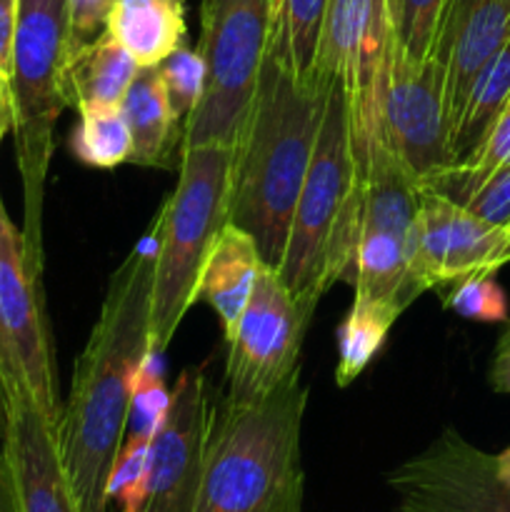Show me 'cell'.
Wrapping results in <instances>:
<instances>
[{
  "mask_svg": "<svg viewBox=\"0 0 510 512\" xmlns=\"http://www.w3.org/2000/svg\"><path fill=\"white\" fill-rule=\"evenodd\" d=\"M108 33L140 68L160 65L188 40L183 0H115Z\"/></svg>",
  "mask_w": 510,
  "mask_h": 512,
  "instance_id": "cell-19",
  "label": "cell"
},
{
  "mask_svg": "<svg viewBox=\"0 0 510 512\" xmlns=\"http://www.w3.org/2000/svg\"><path fill=\"white\" fill-rule=\"evenodd\" d=\"M510 38V0H448L430 55L445 70V113L453 133L480 70Z\"/></svg>",
  "mask_w": 510,
  "mask_h": 512,
  "instance_id": "cell-16",
  "label": "cell"
},
{
  "mask_svg": "<svg viewBox=\"0 0 510 512\" xmlns=\"http://www.w3.org/2000/svg\"><path fill=\"white\" fill-rule=\"evenodd\" d=\"M158 223L150 225L120 268L88 345L73 368L68 403L60 408L55 440L80 512H108L110 483L128 433L133 398L153 360L150 298H153Z\"/></svg>",
  "mask_w": 510,
  "mask_h": 512,
  "instance_id": "cell-1",
  "label": "cell"
},
{
  "mask_svg": "<svg viewBox=\"0 0 510 512\" xmlns=\"http://www.w3.org/2000/svg\"><path fill=\"white\" fill-rule=\"evenodd\" d=\"M138 70L133 55L105 30L93 43L70 50L65 68L70 105L78 110L120 108Z\"/></svg>",
  "mask_w": 510,
  "mask_h": 512,
  "instance_id": "cell-20",
  "label": "cell"
},
{
  "mask_svg": "<svg viewBox=\"0 0 510 512\" xmlns=\"http://www.w3.org/2000/svg\"><path fill=\"white\" fill-rule=\"evenodd\" d=\"M355 45H358V0H328L310 75L320 83L343 80L345 90H350Z\"/></svg>",
  "mask_w": 510,
  "mask_h": 512,
  "instance_id": "cell-24",
  "label": "cell"
},
{
  "mask_svg": "<svg viewBox=\"0 0 510 512\" xmlns=\"http://www.w3.org/2000/svg\"><path fill=\"white\" fill-rule=\"evenodd\" d=\"M490 385L498 393L510 395V325L503 333V338L498 340V348H495L493 368H490Z\"/></svg>",
  "mask_w": 510,
  "mask_h": 512,
  "instance_id": "cell-33",
  "label": "cell"
},
{
  "mask_svg": "<svg viewBox=\"0 0 510 512\" xmlns=\"http://www.w3.org/2000/svg\"><path fill=\"white\" fill-rule=\"evenodd\" d=\"M115 0H68L70 50L93 43L108 30V15Z\"/></svg>",
  "mask_w": 510,
  "mask_h": 512,
  "instance_id": "cell-31",
  "label": "cell"
},
{
  "mask_svg": "<svg viewBox=\"0 0 510 512\" xmlns=\"http://www.w3.org/2000/svg\"><path fill=\"white\" fill-rule=\"evenodd\" d=\"M258 245L245 230L225 225L205 260L195 300H205L223 325L225 340L235 338L243 310L253 293L255 278L263 268Z\"/></svg>",
  "mask_w": 510,
  "mask_h": 512,
  "instance_id": "cell-17",
  "label": "cell"
},
{
  "mask_svg": "<svg viewBox=\"0 0 510 512\" xmlns=\"http://www.w3.org/2000/svg\"><path fill=\"white\" fill-rule=\"evenodd\" d=\"M360 208L363 163L355 155L350 98L343 80H330L318 143L278 265L290 295L313 313L335 280L353 275Z\"/></svg>",
  "mask_w": 510,
  "mask_h": 512,
  "instance_id": "cell-4",
  "label": "cell"
},
{
  "mask_svg": "<svg viewBox=\"0 0 510 512\" xmlns=\"http://www.w3.org/2000/svg\"><path fill=\"white\" fill-rule=\"evenodd\" d=\"M463 208L495 228H505L510 223V168H500L485 178L468 195Z\"/></svg>",
  "mask_w": 510,
  "mask_h": 512,
  "instance_id": "cell-30",
  "label": "cell"
},
{
  "mask_svg": "<svg viewBox=\"0 0 510 512\" xmlns=\"http://www.w3.org/2000/svg\"><path fill=\"white\" fill-rule=\"evenodd\" d=\"M325 88L303 78L288 50L270 38L253 105L233 153L228 223L245 230L265 265L278 268L295 203L313 160Z\"/></svg>",
  "mask_w": 510,
  "mask_h": 512,
  "instance_id": "cell-2",
  "label": "cell"
},
{
  "mask_svg": "<svg viewBox=\"0 0 510 512\" xmlns=\"http://www.w3.org/2000/svg\"><path fill=\"white\" fill-rule=\"evenodd\" d=\"M510 100V38L503 48L490 58V63L480 70L465 98L463 113L450 133V153L453 165L465 163L480 143L485 140L488 130L493 128L495 118L503 113Z\"/></svg>",
  "mask_w": 510,
  "mask_h": 512,
  "instance_id": "cell-21",
  "label": "cell"
},
{
  "mask_svg": "<svg viewBox=\"0 0 510 512\" xmlns=\"http://www.w3.org/2000/svg\"><path fill=\"white\" fill-rule=\"evenodd\" d=\"M235 148L193 145L180 153L178 185L160 208L150 333L153 355H163L195 303L205 260L228 225L230 173Z\"/></svg>",
  "mask_w": 510,
  "mask_h": 512,
  "instance_id": "cell-6",
  "label": "cell"
},
{
  "mask_svg": "<svg viewBox=\"0 0 510 512\" xmlns=\"http://www.w3.org/2000/svg\"><path fill=\"white\" fill-rule=\"evenodd\" d=\"M505 228L475 218L463 205L420 185L408 255L410 298L475 273H498Z\"/></svg>",
  "mask_w": 510,
  "mask_h": 512,
  "instance_id": "cell-15",
  "label": "cell"
},
{
  "mask_svg": "<svg viewBox=\"0 0 510 512\" xmlns=\"http://www.w3.org/2000/svg\"><path fill=\"white\" fill-rule=\"evenodd\" d=\"M300 370L258 403L223 398L210 410L195 512H300Z\"/></svg>",
  "mask_w": 510,
  "mask_h": 512,
  "instance_id": "cell-3",
  "label": "cell"
},
{
  "mask_svg": "<svg viewBox=\"0 0 510 512\" xmlns=\"http://www.w3.org/2000/svg\"><path fill=\"white\" fill-rule=\"evenodd\" d=\"M0 512H8V500H5V490H3V483H0Z\"/></svg>",
  "mask_w": 510,
  "mask_h": 512,
  "instance_id": "cell-37",
  "label": "cell"
},
{
  "mask_svg": "<svg viewBox=\"0 0 510 512\" xmlns=\"http://www.w3.org/2000/svg\"><path fill=\"white\" fill-rule=\"evenodd\" d=\"M275 0H203L198 53L205 88L183 128V148L220 143L235 148L273 33Z\"/></svg>",
  "mask_w": 510,
  "mask_h": 512,
  "instance_id": "cell-8",
  "label": "cell"
},
{
  "mask_svg": "<svg viewBox=\"0 0 510 512\" xmlns=\"http://www.w3.org/2000/svg\"><path fill=\"white\" fill-rule=\"evenodd\" d=\"M40 270L30 263L23 230L0 200V380H20L53 423L60 418L53 350L40 298Z\"/></svg>",
  "mask_w": 510,
  "mask_h": 512,
  "instance_id": "cell-10",
  "label": "cell"
},
{
  "mask_svg": "<svg viewBox=\"0 0 510 512\" xmlns=\"http://www.w3.org/2000/svg\"><path fill=\"white\" fill-rule=\"evenodd\" d=\"M80 123L73 130L70 148L93 168H115L130 158V130L120 108L78 110Z\"/></svg>",
  "mask_w": 510,
  "mask_h": 512,
  "instance_id": "cell-25",
  "label": "cell"
},
{
  "mask_svg": "<svg viewBox=\"0 0 510 512\" xmlns=\"http://www.w3.org/2000/svg\"><path fill=\"white\" fill-rule=\"evenodd\" d=\"M420 183L398 155L373 135L363 155V208L355 248V300L403 313L413 298L408 290V255Z\"/></svg>",
  "mask_w": 510,
  "mask_h": 512,
  "instance_id": "cell-9",
  "label": "cell"
},
{
  "mask_svg": "<svg viewBox=\"0 0 510 512\" xmlns=\"http://www.w3.org/2000/svg\"><path fill=\"white\" fill-rule=\"evenodd\" d=\"M313 310L285 288L278 268L263 265L243 310L228 355V395L233 403H258L298 373L300 345Z\"/></svg>",
  "mask_w": 510,
  "mask_h": 512,
  "instance_id": "cell-11",
  "label": "cell"
},
{
  "mask_svg": "<svg viewBox=\"0 0 510 512\" xmlns=\"http://www.w3.org/2000/svg\"><path fill=\"white\" fill-rule=\"evenodd\" d=\"M375 135L385 140L418 183L453 165L445 113V70L433 55L413 60L398 43L393 45L383 113Z\"/></svg>",
  "mask_w": 510,
  "mask_h": 512,
  "instance_id": "cell-14",
  "label": "cell"
},
{
  "mask_svg": "<svg viewBox=\"0 0 510 512\" xmlns=\"http://www.w3.org/2000/svg\"><path fill=\"white\" fill-rule=\"evenodd\" d=\"M445 5L448 0H388L395 43L408 58H430Z\"/></svg>",
  "mask_w": 510,
  "mask_h": 512,
  "instance_id": "cell-27",
  "label": "cell"
},
{
  "mask_svg": "<svg viewBox=\"0 0 510 512\" xmlns=\"http://www.w3.org/2000/svg\"><path fill=\"white\" fill-rule=\"evenodd\" d=\"M493 460H495V473H498V478L503 480L505 485H510V445L500 455H493Z\"/></svg>",
  "mask_w": 510,
  "mask_h": 512,
  "instance_id": "cell-35",
  "label": "cell"
},
{
  "mask_svg": "<svg viewBox=\"0 0 510 512\" xmlns=\"http://www.w3.org/2000/svg\"><path fill=\"white\" fill-rule=\"evenodd\" d=\"M18 3L20 0H0V73L8 75L13 70V43L18 28Z\"/></svg>",
  "mask_w": 510,
  "mask_h": 512,
  "instance_id": "cell-32",
  "label": "cell"
},
{
  "mask_svg": "<svg viewBox=\"0 0 510 512\" xmlns=\"http://www.w3.org/2000/svg\"><path fill=\"white\" fill-rule=\"evenodd\" d=\"M510 263V223L505 225V233H503V248H500V255H498V268H503V265Z\"/></svg>",
  "mask_w": 510,
  "mask_h": 512,
  "instance_id": "cell-36",
  "label": "cell"
},
{
  "mask_svg": "<svg viewBox=\"0 0 510 512\" xmlns=\"http://www.w3.org/2000/svg\"><path fill=\"white\" fill-rule=\"evenodd\" d=\"M443 305L460 318L480 320V323H500L508 318V298L503 288L488 273H475L450 283Z\"/></svg>",
  "mask_w": 510,
  "mask_h": 512,
  "instance_id": "cell-29",
  "label": "cell"
},
{
  "mask_svg": "<svg viewBox=\"0 0 510 512\" xmlns=\"http://www.w3.org/2000/svg\"><path fill=\"white\" fill-rule=\"evenodd\" d=\"M400 315L383 305L353 300L348 318L338 328V368H335V383L348 388L360 378L370 360L375 358L388 338L390 328Z\"/></svg>",
  "mask_w": 510,
  "mask_h": 512,
  "instance_id": "cell-22",
  "label": "cell"
},
{
  "mask_svg": "<svg viewBox=\"0 0 510 512\" xmlns=\"http://www.w3.org/2000/svg\"><path fill=\"white\" fill-rule=\"evenodd\" d=\"M208 428V380L195 365L178 375L158 428L125 438L110 483L120 512H195Z\"/></svg>",
  "mask_w": 510,
  "mask_h": 512,
  "instance_id": "cell-7",
  "label": "cell"
},
{
  "mask_svg": "<svg viewBox=\"0 0 510 512\" xmlns=\"http://www.w3.org/2000/svg\"><path fill=\"white\" fill-rule=\"evenodd\" d=\"M328 0H275L273 33L270 38L288 50L295 70L303 78H313L315 50Z\"/></svg>",
  "mask_w": 510,
  "mask_h": 512,
  "instance_id": "cell-26",
  "label": "cell"
},
{
  "mask_svg": "<svg viewBox=\"0 0 510 512\" xmlns=\"http://www.w3.org/2000/svg\"><path fill=\"white\" fill-rule=\"evenodd\" d=\"M13 128V98H10V80L8 75L0 73V143L5 133Z\"/></svg>",
  "mask_w": 510,
  "mask_h": 512,
  "instance_id": "cell-34",
  "label": "cell"
},
{
  "mask_svg": "<svg viewBox=\"0 0 510 512\" xmlns=\"http://www.w3.org/2000/svg\"><path fill=\"white\" fill-rule=\"evenodd\" d=\"M158 70L170 113L175 120H188L205 88V63L198 48L193 50L183 45L170 58H165Z\"/></svg>",
  "mask_w": 510,
  "mask_h": 512,
  "instance_id": "cell-28",
  "label": "cell"
},
{
  "mask_svg": "<svg viewBox=\"0 0 510 512\" xmlns=\"http://www.w3.org/2000/svg\"><path fill=\"white\" fill-rule=\"evenodd\" d=\"M500 168H510V100L503 113L495 118L493 128L488 130L480 148L465 163L448 165V168L420 180V185L463 205L468 195Z\"/></svg>",
  "mask_w": 510,
  "mask_h": 512,
  "instance_id": "cell-23",
  "label": "cell"
},
{
  "mask_svg": "<svg viewBox=\"0 0 510 512\" xmlns=\"http://www.w3.org/2000/svg\"><path fill=\"white\" fill-rule=\"evenodd\" d=\"M0 483L8 512H80L55 440V423L20 380H0Z\"/></svg>",
  "mask_w": 510,
  "mask_h": 512,
  "instance_id": "cell-13",
  "label": "cell"
},
{
  "mask_svg": "<svg viewBox=\"0 0 510 512\" xmlns=\"http://www.w3.org/2000/svg\"><path fill=\"white\" fill-rule=\"evenodd\" d=\"M70 58L68 0H20L13 43L10 98L23 178V238L30 263L43 273V193L53 158V133L68 108L65 68Z\"/></svg>",
  "mask_w": 510,
  "mask_h": 512,
  "instance_id": "cell-5",
  "label": "cell"
},
{
  "mask_svg": "<svg viewBox=\"0 0 510 512\" xmlns=\"http://www.w3.org/2000/svg\"><path fill=\"white\" fill-rule=\"evenodd\" d=\"M120 113L130 130L128 163L143 168H170L175 145L183 133L168 108L158 65L138 70L128 93L123 95Z\"/></svg>",
  "mask_w": 510,
  "mask_h": 512,
  "instance_id": "cell-18",
  "label": "cell"
},
{
  "mask_svg": "<svg viewBox=\"0 0 510 512\" xmlns=\"http://www.w3.org/2000/svg\"><path fill=\"white\" fill-rule=\"evenodd\" d=\"M395 512H510V485L493 455L445 428L433 443L388 473Z\"/></svg>",
  "mask_w": 510,
  "mask_h": 512,
  "instance_id": "cell-12",
  "label": "cell"
}]
</instances>
